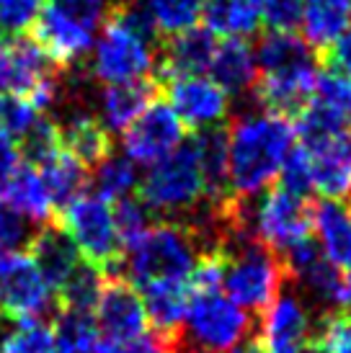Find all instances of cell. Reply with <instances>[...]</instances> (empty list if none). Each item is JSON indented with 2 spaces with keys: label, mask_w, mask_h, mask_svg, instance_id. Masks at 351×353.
Here are the masks:
<instances>
[{
  "label": "cell",
  "mask_w": 351,
  "mask_h": 353,
  "mask_svg": "<svg viewBox=\"0 0 351 353\" xmlns=\"http://www.w3.org/2000/svg\"><path fill=\"white\" fill-rule=\"evenodd\" d=\"M294 124L282 114L256 111L235 119L227 129V183L230 196L256 199L282 173L294 148Z\"/></svg>",
  "instance_id": "1"
},
{
  "label": "cell",
  "mask_w": 351,
  "mask_h": 353,
  "mask_svg": "<svg viewBox=\"0 0 351 353\" xmlns=\"http://www.w3.org/2000/svg\"><path fill=\"white\" fill-rule=\"evenodd\" d=\"M158 29L140 0H119L93 41L91 75L101 83H129L147 78L158 65Z\"/></svg>",
  "instance_id": "2"
},
{
  "label": "cell",
  "mask_w": 351,
  "mask_h": 353,
  "mask_svg": "<svg viewBox=\"0 0 351 353\" xmlns=\"http://www.w3.org/2000/svg\"><path fill=\"white\" fill-rule=\"evenodd\" d=\"M222 255V289L248 312H263L284 284V263L272 248L235 225L217 248Z\"/></svg>",
  "instance_id": "3"
},
{
  "label": "cell",
  "mask_w": 351,
  "mask_h": 353,
  "mask_svg": "<svg viewBox=\"0 0 351 353\" xmlns=\"http://www.w3.org/2000/svg\"><path fill=\"white\" fill-rule=\"evenodd\" d=\"M202 250L191 230L181 222L150 225L135 245L127 248L129 284L142 289L155 281H189Z\"/></svg>",
  "instance_id": "4"
},
{
  "label": "cell",
  "mask_w": 351,
  "mask_h": 353,
  "mask_svg": "<svg viewBox=\"0 0 351 353\" xmlns=\"http://www.w3.org/2000/svg\"><path fill=\"white\" fill-rule=\"evenodd\" d=\"M235 216L256 240L282 255L312 235V206H307V196L284 186L266 188L254 206L251 199H235Z\"/></svg>",
  "instance_id": "5"
},
{
  "label": "cell",
  "mask_w": 351,
  "mask_h": 353,
  "mask_svg": "<svg viewBox=\"0 0 351 353\" xmlns=\"http://www.w3.org/2000/svg\"><path fill=\"white\" fill-rule=\"evenodd\" d=\"M205 199V181L191 145H181L163 160L147 165L140 183V201L155 214H191Z\"/></svg>",
  "instance_id": "6"
},
{
  "label": "cell",
  "mask_w": 351,
  "mask_h": 353,
  "mask_svg": "<svg viewBox=\"0 0 351 353\" xmlns=\"http://www.w3.org/2000/svg\"><path fill=\"white\" fill-rule=\"evenodd\" d=\"M59 230L73 240L78 253L88 263L101 268L104 274H114L122 263V243L114 227L111 201L98 194H80L62 206Z\"/></svg>",
  "instance_id": "7"
},
{
  "label": "cell",
  "mask_w": 351,
  "mask_h": 353,
  "mask_svg": "<svg viewBox=\"0 0 351 353\" xmlns=\"http://www.w3.org/2000/svg\"><path fill=\"white\" fill-rule=\"evenodd\" d=\"M55 68L34 39H0V93L21 96L41 114L57 103L59 78Z\"/></svg>",
  "instance_id": "8"
},
{
  "label": "cell",
  "mask_w": 351,
  "mask_h": 353,
  "mask_svg": "<svg viewBox=\"0 0 351 353\" xmlns=\"http://www.w3.org/2000/svg\"><path fill=\"white\" fill-rule=\"evenodd\" d=\"M186 345L205 353H227L251 333V314L235 304L222 289L191 294L184 317Z\"/></svg>",
  "instance_id": "9"
},
{
  "label": "cell",
  "mask_w": 351,
  "mask_h": 353,
  "mask_svg": "<svg viewBox=\"0 0 351 353\" xmlns=\"http://www.w3.org/2000/svg\"><path fill=\"white\" fill-rule=\"evenodd\" d=\"M186 127L166 101H153L122 132V148L132 163L153 165L184 145Z\"/></svg>",
  "instance_id": "10"
},
{
  "label": "cell",
  "mask_w": 351,
  "mask_h": 353,
  "mask_svg": "<svg viewBox=\"0 0 351 353\" xmlns=\"http://www.w3.org/2000/svg\"><path fill=\"white\" fill-rule=\"evenodd\" d=\"M0 284H3V307L13 317L41 320L52 312L55 289L44 279L34 258L21 253L0 255Z\"/></svg>",
  "instance_id": "11"
},
{
  "label": "cell",
  "mask_w": 351,
  "mask_h": 353,
  "mask_svg": "<svg viewBox=\"0 0 351 353\" xmlns=\"http://www.w3.org/2000/svg\"><path fill=\"white\" fill-rule=\"evenodd\" d=\"M168 106L184 121V127L207 129L227 119L230 96L209 75H186L168 80Z\"/></svg>",
  "instance_id": "12"
},
{
  "label": "cell",
  "mask_w": 351,
  "mask_h": 353,
  "mask_svg": "<svg viewBox=\"0 0 351 353\" xmlns=\"http://www.w3.org/2000/svg\"><path fill=\"white\" fill-rule=\"evenodd\" d=\"M318 72L321 70H318L315 59L287 65V68L263 70L254 83L256 103L263 111H274V114L290 117V114L300 111L310 101Z\"/></svg>",
  "instance_id": "13"
},
{
  "label": "cell",
  "mask_w": 351,
  "mask_h": 353,
  "mask_svg": "<svg viewBox=\"0 0 351 353\" xmlns=\"http://www.w3.org/2000/svg\"><path fill=\"white\" fill-rule=\"evenodd\" d=\"M284 274L292 276L307 299L323 310L341 307V268L321 253L312 237L284 253Z\"/></svg>",
  "instance_id": "14"
},
{
  "label": "cell",
  "mask_w": 351,
  "mask_h": 353,
  "mask_svg": "<svg viewBox=\"0 0 351 353\" xmlns=\"http://www.w3.org/2000/svg\"><path fill=\"white\" fill-rule=\"evenodd\" d=\"M93 320L101 338H127L147 330V312L135 284L124 279L104 281L93 304Z\"/></svg>",
  "instance_id": "15"
},
{
  "label": "cell",
  "mask_w": 351,
  "mask_h": 353,
  "mask_svg": "<svg viewBox=\"0 0 351 353\" xmlns=\"http://www.w3.org/2000/svg\"><path fill=\"white\" fill-rule=\"evenodd\" d=\"M31 29H34V41L55 65H73L93 50L96 29L55 6L41 8L39 19Z\"/></svg>",
  "instance_id": "16"
},
{
  "label": "cell",
  "mask_w": 351,
  "mask_h": 353,
  "mask_svg": "<svg viewBox=\"0 0 351 353\" xmlns=\"http://www.w3.org/2000/svg\"><path fill=\"white\" fill-rule=\"evenodd\" d=\"M310 307L297 292L276 294L261 320V341L266 348H303L310 343Z\"/></svg>",
  "instance_id": "17"
},
{
  "label": "cell",
  "mask_w": 351,
  "mask_h": 353,
  "mask_svg": "<svg viewBox=\"0 0 351 353\" xmlns=\"http://www.w3.org/2000/svg\"><path fill=\"white\" fill-rule=\"evenodd\" d=\"M217 37L205 26H191V29L173 34L171 41L160 50L158 59V78H186V75H205L209 72V62L215 57Z\"/></svg>",
  "instance_id": "18"
},
{
  "label": "cell",
  "mask_w": 351,
  "mask_h": 353,
  "mask_svg": "<svg viewBox=\"0 0 351 353\" xmlns=\"http://www.w3.org/2000/svg\"><path fill=\"white\" fill-rule=\"evenodd\" d=\"M312 240L339 268L351 265V204L346 199H323L312 206Z\"/></svg>",
  "instance_id": "19"
},
{
  "label": "cell",
  "mask_w": 351,
  "mask_h": 353,
  "mask_svg": "<svg viewBox=\"0 0 351 353\" xmlns=\"http://www.w3.org/2000/svg\"><path fill=\"white\" fill-rule=\"evenodd\" d=\"M158 93V83L150 78L129 80V83H111L98 96L96 119L104 124L108 134L124 132L142 111H145Z\"/></svg>",
  "instance_id": "20"
},
{
  "label": "cell",
  "mask_w": 351,
  "mask_h": 353,
  "mask_svg": "<svg viewBox=\"0 0 351 353\" xmlns=\"http://www.w3.org/2000/svg\"><path fill=\"white\" fill-rule=\"evenodd\" d=\"M303 148V145H300ZM310 160L312 191L323 199L351 196V148L346 139L325 142L318 148H303Z\"/></svg>",
  "instance_id": "21"
},
{
  "label": "cell",
  "mask_w": 351,
  "mask_h": 353,
  "mask_svg": "<svg viewBox=\"0 0 351 353\" xmlns=\"http://www.w3.org/2000/svg\"><path fill=\"white\" fill-rule=\"evenodd\" d=\"M209 78L215 80L227 96L248 93L258 78L256 50L245 39L217 41L215 57L209 62Z\"/></svg>",
  "instance_id": "22"
},
{
  "label": "cell",
  "mask_w": 351,
  "mask_h": 353,
  "mask_svg": "<svg viewBox=\"0 0 351 353\" xmlns=\"http://www.w3.org/2000/svg\"><path fill=\"white\" fill-rule=\"evenodd\" d=\"M0 188H3V201H6V206H10L13 212L23 214L34 225L47 222L49 216H52V212H55L47 183H44L39 168L34 165V163H21Z\"/></svg>",
  "instance_id": "23"
},
{
  "label": "cell",
  "mask_w": 351,
  "mask_h": 353,
  "mask_svg": "<svg viewBox=\"0 0 351 353\" xmlns=\"http://www.w3.org/2000/svg\"><path fill=\"white\" fill-rule=\"evenodd\" d=\"M194 150L196 165L205 181L207 199L225 201L230 199V183H227V129L222 124L207 129H196V137L189 142Z\"/></svg>",
  "instance_id": "24"
},
{
  "label": "cell",
  "mask_w": 351,
  "mask_h": 353,
  "mask_svg": "<svg viewBox=\"0 0 351 353\" xmlns=\"http://www.w3.org/2000/svg\"><path fill=\"white\" fill-rule=\"evenodd\" d=\"M29 248L34 263L41 268L49 286L55 292H59L62 284L73 276V271L80 263L78 248L73 245V240L59 227H39L34 240L29 243Z\"/></svg>",
  "instance_id": "25"
},
{
  "label": "cell",
  "mask_w": 351,
  "mask_h": 353,
  "mask_svg": "<svg viewBox=\"0 0 351 353\" xmlns=\"http://www.w3.org/2000/svg\"><path fill=\"white\" fill-rule=\"evenodd\" d=\"M59 127V142L70 155H75L83 165H96L111 152V134L91 111L75 108L70 111Z\"/></svg>",
  "instance_id": "26"
},
{
  "label": "cell",
  "mask_w": 351,
  "mask_h": 353,
  "mask_svg": "<svg viewBox=\"0 0 351 353\" xmlns=\"http://www.w3.org/2000/svg\"><path fill=\"white\" fill-rule=\"evenodd\" d=\"M137 292L142 296L147 320H153L155 330L178 335V327L184 325L186 310L191 302L189 281H155V284H147Z\"/></svg>",
  "instance_id": "27"
},
{
  "label": "cell",
  "mask_w": 351,
  "mask_h": 353,
  "mask_svg": "<svg viewBox=\"0 0 351 353\" xmlns=\"http://www.w3.org/2000/svg\"><path fill=\"white\" fill-rule=\"evenodd\" d=\"M205 29L222 39L254 37L261 26V13L256 0H205L202 6Z\"/></svg>",
  "instance_id": "28"
},
{
  "label": "cell",
  "mask_w": 351,
  "mask_h": 353,
  "mask_svg": "<svg viewBox=\"0 0 351 353\" xmlns=\"http://www.w3.org/2000/svg\"><path fill=\"white\" fill-rule=\"evenodd\" d=\"M349 23L351 0H303L300 26L310 47L328 50Z\"/></svg>",
  "instance_id": "29"
},
{
  "label": "cell",
  "mask_w": 351,
  "mask_h": 353,
  "mask_svg": "<svg viewBox=\"0 0 351 353\" xmlns=\"http://www.w3.org/2000/svg\"><path fill=\"white\" fill-rule=\"evenodd\" d=\"M37 168L47 183L52 204L59 209L75 196H80L88 186V165H83L78 157L70 155L65 148H57L52 155L37 163Z\"/></svg>",
  "instance_id": "30"
},
{
  "label": "cell",
  "mask_w": 351,
  "mask_h": 353,
  "mask_svg": "<svg viewBox=\"0 0 351 353\" xmlns=\"http://www.w3.org/2000/svg\"><path fill=\"white\" fill-rule=\"evenodd\" d=\"M0 353H57V345L41 320L0 312Z\"/></svg>",
  "instance_id": "31"
},
{
  "label": "cell",
  "mask_w": 351,
  "mask_h": 353,
  "mask_svg": "<svg viewBox=\"0 0 351 353\" xmlns=\"http://www.w3.org/2000/svg\"><path fill=\"white\" fill-rule=\"evenodd\" d=\"M55 345L57 353H96L98 345V325L93 312L62 307L55 317Z\"/></svg>",
  "instance_id": "32"
},
{
  "label": "cell",
  "mask_w": 351,
  "mask_h": 353,
  "mask_svg": "<svg viewBox=\"0 0 351 353\" xmlns=\"http://www.w3.org/2000/svg\"><path fill=\"white\" fill-rule=\"evenodd\" d=\"M93 170V194H98L106 201H119L124 196H132L137 188V168L127 155H111L108 152L101 163H96Z\"/></svg>",
  "instance_id": "33"
},
{
  "label": "cell",
  "mask_w": 351,
  "mask_h": 353,
  "mask_svg": "<svg viewBox=\"0 0 351 353\" xmlns=\"http://www.w3.org/2000/svg\"><path fill=\"white\" fill-rule=\"evenodd\" d=\"M140 3L153 19L158 34H168V37L196 26L205 6V0H140Z\"/></svg>",
  "instance_id": "34"
},
{
  "label": "cell",
  "mask_w": 351,
  "mask_h": 353,
  "mask_svg": "<svg viewBox=\"0 0 351 353\" xmlns=\"http://www.w3.org/2000/svg\"><path fill=\"white\" fill-rule=\"evenodd\" d=\"M106 281V274L96 268L93 263H83L80 261L78 268L73 271L68 281L62 284L57 294L62 299V307H73V310H88V312H93V304L98 299V292H101V286Z\"/></svg>",
  "instance_id": "35"
},
{
  "label": "cell",
  "mask_w": 351,
  "mask_h": 353,
  "mask_svg": "<svg viewBox=\"0 0 351 353\" xmlns=\"http://www.w3.org/2000/svg\"><path fill=\"white\" fill-rule=\"evenodd\" d=\"M178 335L163 330H142L127 338H98L96 353H173Z\"/></svg>",
  "instance_id": "36"
},
{
  "label": "cell",
  "mask_w": 351,
  "mask_h": 353,
  "mask_svg": "<svg viewBox=\"0 0 351 353\" xmlns=\"http://www.w3.org/2000/svg\"><path fill=\"white\" fill-rule=\"evenodd\" d=\"M111 209H114V227H117L119 243L127 250V248L135 245L137 240L150 230V214L153 212L140 199H132V196L114 201Z\"/></svg>",
  "instance_id": "37"
},
{
  "label": "cell",
  "mask_w": 351,
  "mask_h": 353,
  "mask_svg": "<svg viewBox=\"0 0 351 353\" xmlns=\"http://www.w3.org/2000/svg\"><path fill=\"white\" fill-rule=\"evenodd\" d=\"M47 0H0V39L21 37L29 31Z\"/></svg>",
  "instance_id": "38"
},
{
  "label": "cell",
  "mask_w": 351,
  "mask_h": 353,
  "mask_svg": "<svg viewBox=\"0 0 351 353\" xmlns=\"http://www.w3.org/2000/svg\"><path fill=\"white\" fill-rule=\"evenodd\" d=\"M310 99L351 119V78L336 72V70L318 72V80H315V88H312Z\"/></svg>",
  "instance_id": "39"
},
{
  "label": "cell",
  "mask_w": 351,
  "mask_h": 353,
  "mask_svg": "<svg viewBox=\"0 0 351 353\" xmlns=\"http://www.w3.org/2000/svg\"><path fill=\"white\" fill-rule=\"evenodd\" d=\"M37 230L39 227L23 214L13 212L10 206H0V255L21 253L23 248H29Z\"/></svg>",
  "instance_id": "40"
},
{
  "label": "cell",
  "mask_w": 351,
  "mask_h": 353,
  "mask_svg": "<svg viewBox=\"0 0 351 353\" xmlns=\"http://www.w3.org/2000/svg\"><path fill=\"white\" fill-rule=\"evenodd\" d=\"M261 23L272 31H294L303 21V0H256Z\"/></svg>",
  "instance_id": "41"
},
{
  "label": "cell",
  "mask_w": 351,
  "mask_h": 353,
  "mask_svg": "<svg viewBox=\"0 0 351 353\" xmlns=\"http://www.w3.org/2000/svg\"><path fill=\"white\" fill-rule=\"evenodd\" d=\"M312 343L323 353H351V312L325 317Z\"/></svg>",
  "instance_id": "42"
},
{
  "label": "cell",
  "mask_w": 351,
  "mask_h": 353,
  "mask_svg": "<svg viewBox=\"0 0 351 353\" xmlns=\"http://www.w3.org/2000/svg\"><path fill=\"white\" fill-rule=\"evenodd\" d=\"M282 186L300 194V196H307L312 191V176H310V160H307V152L303 148H292V152L287 155L282 165Z\"/></svg>",
  "instance_id": "43"
},
{
  "label": "cell",
  "mask_w": 351,
  "mask_h": 353,
  "mask_svg": "<svg viewBox=\"0 0 351 353\" xmlns=\"http://www.w3.org/2000/svg\"><path fill=\"white\" fill-rule=\"evenodd\" d=\"M49 6L65 10V13L75 16L78 21L93 26V29H96L101 21H106L108 16L106 0H49Z\"/></svg>",
  "instance_id": "44"
},
{
  "label": "cell",
  "mask_w": 351,
  "mask_h": 353,
  "mask_svg": "<svg viewBox=\"0 0 351 353\" xmlns=\"http://www.w3.org/2000/svg\"><path fill=\"white\" fill-rule=\"evenodd\" d=\"M328 62L336 72H341L351 78V23L336 37L331 47H328Z\"/></svg>",
  "instance_id": "45"
},
{
  "label": "cell",
  "mask_w": 351,
  "mask_h": 353,
  "mask_svg": "<svg viewBox=\"0 0 351 353\" xmlns=\"http://www.w3.org/2000/svg\"><path fill=\"white\" fill-rule=\"evenodd\" d=\"M21 148L19 142L6 134V132H0V186L8 181V176L21 165Z\"/></svg>",
  "instance_id": "46"
},
{
  "label": "cell",
  "mask_w": 351,
  "mask_h": 353,
  "mask_svg": "<svg viewBox=\"0 0 351 353\" xmlns=\"http://www.w3.org/2000/svg\"><path fill=\"white\" fill-rule=\"evenodd\" d=\"M341 307L346 312H351V265L341 276Z\"/></svg>",
  "instance_id": "47"
},
{
  "label": "cell",
  "mask_w": 351,
  "mask_h": 353,
  "mask_svg": "<svg viewBox=\"0 0 351 353\" xmlns=\"http://www.w3.org/2000/svg\"><path fill=\"white\" fill-rule=\"evenodd\" d=\"M227 353H266V351H263V345L256 343V341H243V343H238Z\"/></svg>",
  "instance_id": "48"
},
{
  "label": "cell",
  "mask_w": 351,
  "mask_h": 353,
  "mask_svg": "<svg viewBox=\"0 0 351 353\" xmlns=\"http://www.w3.org/2000/svg\"><path fill=\"white\" fill-rule=\"evenodd\" d=\"M173 353H205V351H196V348H191V345H184V343H181V338H178V343H176Z\"/></svg>",
  "instance_id": "49"
},
{
  "label": "cell",
  "mask_w": 351,
  "mask_h": 353,
  "mask_svg": "<svg viewBox=\"0 0 351 353\" xmlns=\"http://www.w3.org/2000/svg\"><path fill=\"white\" fill-rule=\"evenodd\" d=\"M266 353H300V348H266Z\"/></svg>",
  "instance_id": "50"
},
{
  "label": "cell",
  "mask_w": 351,
  "mask_h": 353,
  "mask_svg": "<svg viewBox=\"0 0 351 353\" xmlns=\"http://www.w3.org/2000/svg\"><path fill=\"white\" fill-rule=\"evenodd\" d=\"M346 142H349V148H351V121H349V132H346Z\"/></svg>",
  "instance_id": "51"
},
{
  "label": "cell",
  "mask_w": 351,
  "mask_h": 353,
  "mask_svg": "<svg viewBox=\"0 0 351 353\" xmlns=\"http://www.w3.org/2000/svg\"><path fill=\"white\" fill-rule=\"evenodd\" d=\"M0 304H3V284H0Z\"/></svg>",
  "instance_id": "52"
}]
</instances>
